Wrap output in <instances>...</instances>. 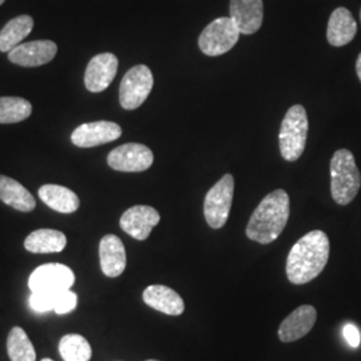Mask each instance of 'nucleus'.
Wrapping results in <instances>:
<instances>
[{"mask_svg":"<svg viewBox=\"0 0 361 361\" xmlns=\"http://www.w3.org/2000/svg\"><path fill=\"white\" fill-rule=\"evenodd\" d=\"M118 71V58L111 52L95 55L86 68L85 86L91 92H102L114 80Z\"/></svg>","mask_w":361,"mask_h":361,"instance_id":"ddd939ff","label":"nucleus"},{"mask_svg":"<svg viewBox=\"0 0 361 361\" xmlns=\"http://www.w3.org/2000/svg\"><path fill=\"white\" fill-rule=\"evenodd\" d=\"M308 128V116L304 106H292L285 114L279 134L280 152L285 161L295 162L302 155L307 145Z\"/></svg>","mask_w":361,"mask_h":361,"instance_id":"20e7f679","label":"nucleus"},{"mask_svg":"<svg viewBox=\"0 0 361 361\" xmlns=\"http://www.w3.org/2000/svg\"><path fill=\"white\" fill-rule=\"evenodd\" d=\"M0 200L6 205L25 213L32 212L37 207L35 198L23 185L6 176H0Z\"/></svg>","mask_w":361,"mask_h":361,"instance_id":"6ab92c4d","label":"nucleus"},{"mask_svg":"<svg viewBox=\"0 0 361 361\" xmlns=\"http://www.w3.org/2000/svg\"><path fill=\"white\" fill-rule=\"evenodd\" d=\"M58 52V46L52 40H34L20 43L8 52V59L22 67H38L50 63Z\"/></svg>","mask_w":361,"mask_h":361,"instance_id":"f8f14e48","label":"nucleus"},{"mask_svg":"<svg viewBox=\"0 0 361 361\" xmlns=\"http://www.w3.org/2000/svg\"><path fill=\"white\" fill-rule=\"evenodd\" d=\"M159 221L161 216L154 207L137 205L130 207L122 214L119 225L122 231L128 233L130 237L138 241H145L149 238L153 228L159 224Z\"/></svg>","mask_w":361,"mask_h":361,"instance_id":"9b49d317","label":"nucleus"},{"mask_svg":"<svg viewBox=\"0 0 361 361\" xmlns=\"http://www.w3.org/2000/svg\"><path fill=\"white\" fill-rule=\"evenodd\" d=\"M356 73H357V77H359L361 82V52L359 54V58H357V62H356Z\"/></svg>","mask_w":361,"mask_h":361,"instance_id":"c85d7f7f","label":"nucleus"},{"mask_svg":"<svg viewBox=\"0 0 361 361\" xmlns=\"http://www.w3.org/2000/svg\"><path fill=\"white\" fill-rule=\"evenodd\" d=\"M146 361H158V360H146Z\"/></svg>","mask_w":361,"mask_h":361,"instance_id":"2f4dec72","label":"nucleus"},{"mask_svg":"<svg viewBox=\"0 0 361 361\" xmlns=\"http://www.w3.org/2000/svg\"><path fill=\"white\" fill-rule=\"evenodd\" d=\"M34 28V19L30 15H20L11 19L0 31V51L10 52L26 39Z\"/></svg>","mask_w":361,"mask_h":361,"instance_id":"4be33fe9","label":"nucleus"},{"mask_svg":"<svg viewBox=\"0 0 361 361\" xmlns=\"http://www.w3.org/2000/svg\"><path fill=\"white\" fill-rule=\"evenodd\" d=\"M329 238L323 231L301 237L286 258V277L295 285L308 284L324 271L329 258Z\"/></svg>","mask_w":361,"mask_h":361,"instance_id":"f257e3e1","label":"nucleus"},{"mask_svg":"<svg viewBox=\"0 0 361 361\" xmlns=\"http://www.w3.org/2000/svg\"><path fill=\"white\" fill-rule=\"evenodd\" d=\"M361 176L353 154L337 150L331 159V193L336 204L348 205L359 193Z\"/></svg>","mask_w":361,"mask_h":361,"instance_id":"7ed1b4c3","label":"nucleus"},{"mask_svg":"<svg viewBox=\"0 0 361 361\" xmlns=\"http://www.w3.org/2000/svg\"><path fill=\"white\" fill-rule=\"evenodd\" d=\"M154 86L152 70L145 65L134 66L125 74L119 86V102L125 110H135L150 95Z\"/></svg>","mask_w":361,"mask_h":361,"instance_id":"423d86ee","label":"nucleus"},{"mask_svg":"<svg viewBox=\"0 0 361 361\" xmlns=\"http://www.w3.org/2000/svg\"><path fill=\"white\" fill-rule=\"evenodd\" d=\"M75 283V274L63 264H44L31 273L28 286L31 293L58 295Z\"/></svg>","mask_w":361,"mask_h":361,"instance_id":"6e6552de","label":"nucleus"},{"mask_svg":"<svg viewBox=\"0 0 361 361\" xmlns=\"http://www.w3.org/2000/svg\"><path fill=\"white\" fill-rule=\"evenodd\" d=\"M290 214L289 195L277 189L268 194L256 207L246 226V235L252 241L267 245L276 241L288 224Z\"/></svg>","mask_w":361,"mask_h":361,"instance_id":"f03ea898","label":"nucleus"},{"mask_svg":"<svg viewBox=\"0 0 361 361\" xmlns=\"http://www.w3.org/2000/svg\"><path fill=\"white\" fill-rule=\"evenodd\" d=\"M7 352L11 361H37V353L25 329L13 326L7 338Z\"/></svg>","mask_w":361,"mask_h":361,"instance_id":"5701e85b","label":"nucleus"},{"mask_svg":"<svg viewBox=\"0 0 361 361\" xmlns=\"http://www.w3.org/2000/svg\"><path fill=\"white\" fill-rule=\"evenodd\" d=\"M317 319V312L312 305H301L293 310L279 328L283 343H293L308 335Z\"/></svg>","mask_w":361,"mask_h":361,"instance_id":"2eb2a0df","label":"nucleus"},{"mask_svg":"<svg viewBox=\"0 0 361 361\" xmlns=\"http://www.w3.org/2000/svg\"><path fill=\"white\" fill-rule=\"evenodd\" d=\"M42 361H54V360H51V359H43V360Z\"/></svg>","mask_w":361,"mask_h":361,"instance_id":"c756f323","label":"nucleus"},{"mask_svg":"<svg viewBox=\"0 0 361 361\" xmlns=\"http://www.w3.org/2000/svg\"><path fill=\"white\" fill-rule=\"evenodd\" d=\"M240 30L231 16H222L213 20L201 32L198 39L200 50L207 56H219L231 51L240 39Z\"/></svg>","mask_w":361,"mask_h":361,"instance_id":"39448f33","label":"nucleus"},{"mask_svg":"<svg viewBox=\"0 0 361 361\" xmlns=\"http://www.w3.org/2000/svg\"><path fill=\"white\" fill-rule=\"evenodd\" d=\"M101 269L107 277H119L126 268V250L123 243L114 234H107L99 244Z\"/></svg>","mask_w":361,"mask_h":361,"instance_id":"dca6fc26","label":"nucleus"},{"mask_svg":"<svg viewBox=\"0 0 361 361\" xmlns=\"http://www.w3.org/2000/svg\"><path fill=\"white\" fill-rule=\"evenodd\" d=\"M234 195V178L232 174H225L207 192L204 202V214L207 225L213 229H221L229 219Z\"/></svg>","mask_w":361,"mask_h":361,"instance_id":"0eeeda50","label":"nucleus"},{"mask_svg":"<svg viewBox=\"0 0 361 361\" xmlns=\"http://www.w3.org/2000/svg\"><path fill=\"white\" fill-rule=\"evenodd\" d=\"M67 244L65 234L54 229H38L27 235L25 247L31 253H61Z\"/></svg>","mask_w":361,"mask_h":361,"instance_id":"412c9836","label":"nucleus"},{"mask_svg":"<svg viewBox=\"0 0 361 361\" xmlns=\"http://www.w3.org/2000/svg\"><path fill=\"white\" fill-rule=\"evenodd\" d=\"M153 162V152L141 143L121 145L107 155L109 166L123 173H141L150 168Z\"/></svg>","mask_w":361,"mask_h":361,"instance_id":"1a4fd4ad","label":"nucleus"},{"mask_svg":"<svg viewBox=\"0 0 361 361\" xmlns=\"http://www.w3.org/2000/svg\"><path fill=\"white\" fill-rule=\"evenodd\" d=\"M39 198L52 210L59 213H74L80 205L79 197L73 190L59 185H43L39 189Z\"/></svg>","mask_w":361,"mask_h":361,"instance_id":"aec40b11","label":"nucleus"},{"mask_svg":"<svg viewBox=\"0 0 361 361\" xmlns=\"http://www.w3.org/2000/svg\"><path fill=\"white\" fill-rule=\"evenodd\" d=\"M231 18L241 34L257 32L264 20L262 0H231Z\"/></svg>","mask_w":361,"mask_h":361,"instance_id":"4468645a","label":"nucleus"},{"mask_svg":"<svg viewBox=\"0 0 361 361\" xmlns=\"http://www.w3.org/2000/svg\"><path fill=\"white\" fill-rule=\"evenodd\" d=\"M122 135V129L116 122L97 121L78 126L71 134V141L78 147H95L116 141Z\"/></svg>","mask_w":361,"mask_h":361,"instance_id":"9d476101","label":"nucleus"},{"mask_svg":"<svg viewBox=\"0 0 361 361\" xmlns=\"http://www.w3.org/2000/svg\"><path fill=\"white\" fill-rule=\"evenodd\" d=\"M4 1H6V0H0V6H1Z\"/></svg>","mask_w":361,"mask_h":361,"instance_id":"7c9ffc66","label":"nucleus"},{"mask_svg":"<svg viewBox=\"0 0 361 361\" xmlns=\"http://www.w3.org/2000/svg\"><path fill=\"white\" fill-rule=\"evenodd\" d=\"M59 353L65 361H90L92 350L83 336L70 334L61 338Z\"/></svg>","mask_w":361,"mask_h":361,"instance_id":"b1692460","label":"nucleus"},{"mask_svg":"<svg viewBox=\"0 0 361 361\" xmlns=\"http://www.w3.org/2000/svg\"><path fill=\"white\" fill-rule=\"evenodd\" d=\"M356 32L357 25L350 11L344 7L336 8L329 18L326 28L329 44L334 47H343L353 40Z\"/></svg>","mask_w":361,"mask_h":361,"instance_id":"a211bd4d","label":"nucleus"},{"mask_svg":"<svg viewBox=\"0 0 361 361\" xmlns=\"http://www.w3.org/2000/svg\"><path fill=\"white\" fill-rule=\"evenodd\" d=\"M32 113V104L23 98L3 97L0 98V123H18L27 119Z\"/></svg>","mask_w":361,"mask_h":361,"instance_id":"393cba45","label":"nucleus"},{"mask_svg":"<svg viewBox=\"0 0 361 361\" xmlns=\"http://www.w3.org/2000/svg\"><path fill=\"white\" fill-rule=\"evenodd\" d=\"M343 335L345 337L349 347L357 348L360 345V332H359V329H357V326L355 324H345L344 328H343Z\"/></svg>","mask_w":361,"mask_h":361,"instance_id":"cd10ccee","label":"nucleus"},{"mask_svg":"<svg viewBox=\"0 0 361 361\" xmlns=\"http://www.w3.org/2000/svg\"><path fill=\"white\" fill-rule=\"evenodd\" d=\"M77 304V295L68 289V290H65L62 293H58L56 297H55L54 312L56 314H67V313H70V312L75 310Z\"/></svg>","mask_w":361,"mask_h":361,"instance_id":"a878e982","label":"nucleus"},{"mask_svg":"<svg viewBox=\"0 0 361 361\" xmlns=\"http://www.w3.org/2000/svg\"><path fill=\"white\" fill-rule=\"evenodd\" d=\"M56 295L50 293H32L30 297V305L35 312H49L54 310Z\"/></svg>","mask_w":361,"mask_h":361,"instance_id":"bb28decb","label":"nucleus"},{"mask_svg":"<svg viewBox=\"0 0 361 361\" xmlns=\"http://www.w3.org/2000/svg\"><path fill=\"white\" fill-rule=\"evenodd\" d=\"M143 301L150 308L169 316H180L185 312L182 297L165 285H150L143 290Z\"/></svg>","mask_w":361,"mask_h":361,"instance_id":"f3484780","label":"nucleus"},{"mask_svg":"<svg viewBox=\"0 0 361 361\" xmlns=\"http://www.w3.org/2000/svg\"><path fill=\"white\" fill-rule=\"evenodd\" d=\"M360 20H361V10H360Z\"/></svg>","mask_w":361,"mask_h":361,"instance_id":"473e14b6","label":"nucleus"}]
</instances>
